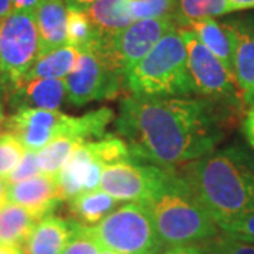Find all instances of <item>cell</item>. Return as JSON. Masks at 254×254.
Returning a JSON list of instances; mask_svg holds the SVG:
<instances>
[{"instance_id":"83f0119b","label":"cell","mask_w":254,"mask_h":254,"mask_svg":"<svg viewBox=\"0 0 254 254\" xmlns=\"http://www.w3.org/2000/svg\"><path fill=\"white\" fill-rule=\"evenodd\" d=\"M202 249L206 254H254V243L239 240L225 232L205 242Z\"/></svg>"},{"instance_id":"5b68a950","label":"cell","mask_w":254,"mask_h":254,"mask_svg":"<svg viewBox=\"0 0 254 254\" xmlns=\"http://www.w3.org/2000/svg\"><path fill=\"white\" fill-rule=\"evenodd\" d=\"M66 98L73 106L115 99L126 83L125 68L112 47V37L100 36L79 51L71 73L64 79Z\"/></svg>"},{"instance_id":"ab89813d","label":"cell","mask_w":254,"mask_h":254,"mask_svg":"<svg viewBox=\"0 0 254 254\" xmlns=\"http://www.w3.org/2000/svg\"><path fill=\"white\" fill-rule=\"evenodd\" d=\"M3 120H4V118H3V112H1V108H0V128H1V126H3Z\"/></svg>"},{"instance_id":"ba28073f","label":"cell","mask_w":254,"mask_h":254,"mask_svg":"<svg viewBox=\"0 0 254 254\" xmlns=\"http://www.w3.org/2000/svg\"><path fill=\"white\" fill-rule=\"evenodd\" d=\"M178 31L187 48V65L193 93L205 99L243 106L235 75L200 43L190 28L178 27Z\"/></svg>"},{"instance_id":"9c48e42d","label":"cell","mask_w":254,"mask_h":254,"mask_svg":"<svg viewBox=\"0 0 254 254\" xmlns=\"http://www.w3.org/2000/svg\"><path fill=\"white\" fill-rule=\"evenodd\" d=\"M174 171L136 160L122 161L103 168L100 190L119 202L145 203L165 188Z\"/></svg>"},{"instance_id":"d4e9b609","label":"cell","mask_w":254,"mask_h":254,"mask_svg":"<svg viewBox=\"0 0 254 254\" xmlns=\"http://www.w3.org/2000/svg\"><path fill=\"white\" fill-rule=\"evenodd\" d=\"M99 37L98 30L92 24L91 18L85 10L68 7L66 18V44L78 51L89 47Z\"/></svg>"},{"instance_id":"52a82bcc","label":"cell","mask_w":254,"mask_h":254,"mask_svg":"<svg viewBox=\"0 0 254 254\" xmlns=\"http://www.w3.org/2000/svg\"><path fill=\"white\" fill-rule=\"evenodd\" d=\"M40 57L36 10H13L0 18V78L17 86Z\"/></svg>"},{"instance_id":"cb8c5ba5","label":"cell","mask_w":254,"mask_h":254,"mask_svg":"<svg viewBox=\"0 0 254 254\" xmlns=\"http://www.w3.org/2000/svg\"><path fill=\"white\" fill-rule=\"evenodd\" d=\"M81 144L83 143L72 136L60 134L55 137L54 140H51L44 148H41L37 153L41 173L57 177L63 170L64 164L69 158V155L72 154L73 150Z\"/></svg>"},{"instance_id":"7a4b0ae2","label":"cell","mask_w":254,"mask_h":254,"mask_svg":"<svg viewBox=\"0 0 254 254\" xmlns=\"http://www.w3.org/2000/svg\"><path fill=\"white\" fill-rule=\"evenodd\" d=\"M184 177L218 227L254 212V157L245 147L205 155L190 163Z\"/></svg>"},{"instance_id":"1f68e13d","label":"cell","mask_w":254,"mask_h":254,"mask_svg":"<svg viewBox=\"0 0 254 254\" xmlns=\"http://www.w3.org/2000/svg\"><path fill=\"white\" fill-rule=\"evenodd\" d=\"M242 130H243L246 140L254 150V109H250L246 113L243 123H242Z\"/></svg>"},{"instance_id":"f35d334b","label":"cell","mask_w":254,"mask_h":254,"mask_svg":"<svg viewBox=\"0 0 254 254\" xmlns=\"http://www.w3.org/2000/svg\"><path fill=\"white\" fill-rule=\"evenodd\" d=\"M11 11H13L11 0H0V18L6 17Z\"/></svg>"},{"instance_id":"ac0fdd59","label":"cell","mask_w":254,"mask_h":254,"mask_svg":"<svg viewBox=\"0 0 254 254\" xmlns=\"http://www.w3.org/2000/svg\"><path fill=\"white\" fill-rule=\"evenodd\" d=\"M131 0H96L85 11L100 36L113 37L133 23Z\"/></svg>"},{"instance_id":"8d00e7d4","label":"cell","mask_w":254,"mask_h":254,"mask_svg":"<svg viewBox=\"0 0 254 254\" xmlns=\"http://www.w3.org/2000/svg\"><path fill=\"white\" fill-rule=\"evenodd\" d=\"M0 254H26L20 246L14 245H0Z\"/></svg>"},{"instance_id":"f1b7e54d","label":"cell","mask_w":254,"mask_h":254,"mask_svg":"<svg viewBox=\"0 0 254 254\" xmlns=\"http://www.w3.org/2000/svg\"><path fill=\"white\" fill-rule=\"evenodd\" d=\"M72 222V235L65 246L63 254H99L102 247L89 233L88 226L75 220Z\"/></svg>"},{"instance_id":"74e56055","label":"cell","mask_w":254,"mask_h":254,"mask_svg":"<svg viewBox=\"0 0 254 254\" xmlns=\"http://www.w3.org/2000/svg\"><path fill=\"white\" fill-rule=\"evenodd\" d=\"M93 1H96V0H66V6L68 7H76V9L85 10Z\"/></svg>"},{"instance_id":"ffe728a7","label":"cell","mask_w":254,"mask_h":254,"mask_svg":"<svg viewBox=\"0 0 254 254\" xmlns=\"http://www.w3.org/2000/svg\"><path fill=\"white\" fill-rule=\"evenodd\" d=\"M118 202L113 196L108 195L105 190H95L82 192L68 200L69 210L82 225H98L108 215H110Z\"/></svg>"},{"instance_id":"5bb4252c","label":"cell","mask_w":254,"mask_h":254,"mask_svg":"<svg viewBox=\"0 0 254 254\" xmlns=\"http://www.w3.org/2000/svg\"><path fill=\"white\" fill-rule=\"evenodd\" d=\"M233 40V72L246 106L254 109V26L250 21L227 23Z\"/></svg>"},{"instance_id":"d6a6232c","label":"cell","mask_w":254,"mask_h":254,"mask_svg":"<svg viewBox=\"0 0 254 254\" xmlns=\"http://www.w3.org/2000/svg\"><path fill=\"white\" fill-rule=\"evenodd\" d=\"M163 254H206L202 247H198L195 245L190 246H178V247H173L170 250H167Z\"/></svg>"},{"instance_id":"8fae6325","label":"cell","mask_w":254,"mask_h":254,"mask_svg":"<svg viewBox=\"0 0 254 254\" xmlns=\"http://www.w3.org/2000/svg\"><path fill=\"white\" fill-rule=\"evenodd\" d=\"M68 115L60 110L18 108L9 119L7 130L27 151L38 153L64 131Z\"/></svg>"},{"instance_id":"e575fe53","label":"cell","mask_w":254,"mask_h":254,"mask_svg":"<svg viewBox=\"0 0 254 254\" xmlns=\"http://www.w3.org/2000/svg\"><path fill=\"white\" fill-rule=\"evenodd\" d=\"M9 203V184L4 178L0 177V209Z\"/></svg>"},{"instance_id":"277c9868","label":"cell","mask_w":254,"mask_h":254,"mask_svg":"<svg viewBox=\"0 0 254 254\" xmlns=\"http://www.w3.org/2000/svg\"><path fill=\"white\" fill-rule=\"evenodd\" d=\"M131 95L167 98L188 96L192 91L187 48L178 28L168 31L153 50L126 72Z\"/></svg>"},{"instance_id":"60d3db41","label":"cell","mask_w":254,"mask_h":254,"mask_svg":"<svg viewBox=\"0 0 254 254\" xmlns=\"http://www.w3.org/2000/svg\"><path fill=\"white\" fill-rule=\"evenodd\" d=\"M99 254H116V253H113V252H109V250H105V249H102Z\"/></svg>"},{"instance_id":"836d02e7","label":"cell","mask_w":254,"mask_h":254,"mask_svg":"<svg viewBox=\"0 0 254 254\" xmlns=\"http://www.w3.org/2000/svg\"><path fill=\"white\" fill-rule=\"evenodd\" d=\"M40 0H11L13 10H36Z\"/></svg>"},{"instance_id":"3957f363","label":"cell","mask_w":254,"mask_h":254,"mask_svg":"<svg viewBox=\"0 0 254 254\" xmlns=\"http://www.w3.org/2000/svg\"><path fill=\"white\" fill-rule=\"evenodd\" d=\"M164 246H190L219 235L218 225L190 190L185 177L174 171L160 193L145 202Z\"/></svg>"},{"instance_id":"d590c367","label":"cell","mask_w":254,"mask_h":254,"mask_svg":"<svg viewBox=\"0 0 254 254\" xmlns=\"http://www.w3.org/2000/svg\"><path fill=\"white\" fill-rule=\"evenodd\" d=\"M233 11L236 10L254 9V0H227Z\"/></svg>"},{"instance_id":"6da1fadb","label":"cell","mask_w":254,"mask_h":254,"mask_svg":"<svg viewBox=\"0 0 254 254\" xmlns=\"http://www.w3.org/2000/svg\"><path fill=\"white\" fill-rule=\"evenodd\" d=\"M242 109L205 98L130 95L120 103L115 126L133 160L175 170L213 153Z\"/></svg>"},{"instance_id":"7c38bea8","label":"cell","mask_w":254,"mask_h":254,"mask_svg":"<svg viewBox=\"0 0 254 254\" xmlns=\"http://www.w3.org/2000/svg\"><path fill=\"white\" fill-rule=\"evenodd\" d=\"M103 168L93 154L89 141L78 145L57 175L64 200L72 199L82 192L99 190Z\"/></svg>"},{"instance_id":"d6986e66","label":"cell","mask_w":254,"mask_h":254,"mask_svg":"<svg viewBox=\"0 0 254 254\" xmlns=\"http://www.w3.org/2000/svg\"><path fill=\"white\" fill-rule=\"evenodd\" d=\"M190 28L199 41L208 48L220 63L226 66L230 72H233V40L227 23H219L213 18H203L198 21H192Z\"/></svg>"},{"instance_id":"30bf717a","label":"cell","mask_w":254,"mask_h":254,"mask_svg":"<svg viewBox=\"0 0 254 254\" xmlns=\"http://www.w3.org/2000/svg\"><path fill=\"white\" fill-rule=\"evenodd\" d=\"M174 28H178L174 17L143 18L112 37L113 51L125 68V72L144 58L153 47Z\"/></svg>"},{"instance_id":"4fadbf2b","label":"cell","mask_w":254,"mask_h":254,"mask_svg":"<svg viewBox=\"0 0 254 254\" xmlns=\"http://www.w3.org/2000/svg\"><path fill=\"white\" fill-rule=\"evenodd\" d=\"M9 202L26 208L40 220L53 215V210L64 202V198L57 177L38 174L9 185Z\"/></svg>"},{"instance_id":"2e32d148","label":"cell","mask_w":254,"mask_h":254,"mask_svg":"<svg viewBox=\"0 0 254 254\" xmlns=\"http://www.w3.org/2000/svg\"><path fill=\"white\" fill-rule=\"evenodd\" d=\"M72 220L48 215L40 219L24 243L26 254H63L72 235Z\"/></svg>"},{"instance_id":"484cf974","label":"cell","mask_w":254,"mask_h":254,"mask_svg":"<svg viewBox=\"0 0 254 254\" xmlns=\"http://www.w3.org/2000/svg\"><path fill=\"white\" fill-rule=\"evenodd\" d=\"M178 0H131V14L134 20L174 17Z\"/></svg>"},{"instance_id":"44dd1931","label":"cell","mask_w":254,"mask_h":254,"mask_svg":"<svg viewBox=\"0 0 254 254\" xmlns=\"http://www.w3.org/2000/svg\"><path fill=\"white\" fill-rule=\"evenodd\" d=\"M38 219L27 209L6 203L0 209V245L24 246Z\"/></svg>"},{"instance_id":"8992f818","label":"cell","mask_w":254,"mask_h":254,"mask_svg":"<svg viewBox=\"0 0 254 254\" xmlns=\"http://www.w3.org/2000/svg\"><path fill=\"white\" fill-rule=\"evenodd\" d=\"M88 230L102 249L116 254H158L164 247L150 209L140 202L113 210Z\"/></svg>"},{"instance_id":"9a60e30c","label":"cell","mask_w":254,"mask_h":254,"mask_svg":"<svg viewBox=\"0 0 254 254\" xmlns=\"http://www.w3.org/2000/svg\"><path fill=\"white\" fill-rule=\"evenodd\" d=\"M66 0H40L36 21L40 36V55L66 46Z\"/></svg>"},{"instance_id":"603a6c76","label":"cell","mask_w":254,"mask_h":254,"mask_svg":"<svg viewBox=\"0 0 254 254\" xmlns=\"http://www.w3.org/2000/svg\"><path fill=\"white\" fill-rule=\"evenodd\" d=\"M227 0H178L175 21L178 27H188L192 21L213 18L232 13Z\"/></svg>"},{"instance_id":"4316f807","label":"cell","mask_w":254,"mask_h":254,"mask_svg":"<svg viewBox=\"0 0 254 254\" xmlns=\"http://www.w3.org/2000/svg\"><path fill=\"white\" fill-rule=\"evenodd\" d=\"M26 148L11 133L0 136V177L7 178L21 161Z\"/></svg>"},{"instance_id":"4dcf8cb0","label":"cell","mask_w":254,"mask_h":254,"mask_svg":"<svg viewBox=\"0 0 254 254\" xmlns=\"http://www.w3.org/2000/svg\"><path fill=\"white\" fill-rule=\"evenodd\" d=\"M220 229L225 233L236 237L239 240L254 243V212L247 213L245 216L227 223L226 226L220 227Z\"/></svg>"},{"instance_id":"e0dca14e","label":"cell","mask_w":254,"mask_h":254,"mask_svg":"<svg viewBox=\"0 0 254 254\" xmlns=\"http://www.w3.org/2000/svg\"><path fill=\"white\" fill-rule=\"evenodd\" d=\"M17 91L20 108L58 110L66 96V86L64 79L38 78L23 82L14 86Z\"/></svg>"},{"instance_id":"f546056e","label":"cell","mask_w":254,"mask_h":254,"mask_svg":"<svg viewBox=\"0 0 254 254\" xmlns=\"http://www.w3.org/2000/svg\"><path fill=\"white\" fill-rule=\"evenodd\" d=\"M41 173L40 165H38V157H37L36 151H27L23 155L21 161L18 163V165L13 170V173L10 174L7 178H4L9 185L17 184L20 181L28 180L31 177H36Z\"/></svg>"},{"instance_id":"7402d4cb","label":"cell","mask_w":254,"mask_h":254,"mask_svg":"<svg viewBox=\"0 0 254 254\" xmlns=\"http://www.w3.org/2000/svg\"><path fill=\"white\" fill-rule=\"evenodd\" d=\"M78 55L79 51L68 44L53 50L47 54L40 55L21 83L38 78L65 79L73 69Z\"/></svg>"}]
</instances>
